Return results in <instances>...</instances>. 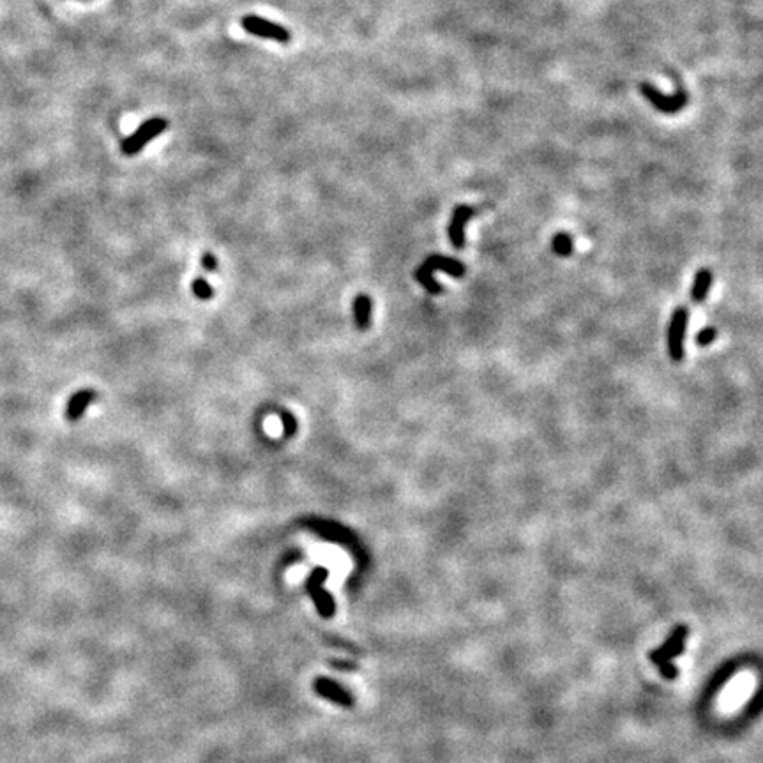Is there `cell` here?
Masks as SVG:
<instances>
[{
    "mask_svg": "<svg viewBox=\"0 0 763 763\" xmlns=\"http://www.w3.org/2000/svg\"><path fill=\"white\" fill-rule=\"evenodd\" d=\"M687 638H689V627L684 624L677 625L670 632L666 642L649 654V661L659 670V674L666 681H675L681 674V670L675 664V659H679L684 654Z\"/></svg>",
    "mask_w": 763,
    "mask_h": 763,
    "instance_id": "cell-1",
    "label": "cell"
},
{
    "mask_svg": "<svg viewBox=\"0 0 763 763\" xmlns=\"http://www.w3.org/2000/svg\"><path fill=\"white\" fill-rule=\"evenodd\" d=\"M433 270H446L451 276L461 278L463 274H465V265H463L461 262H458V260L447 258V256L440 255H433L429 256L428 260H424V263H422L417 269V273H415V278H417L419 283H421L429 294H440L442 287L433 280Z\"/></svg>",
    "mask_w": 763,
    "mask_h": 763,
    "instance_id": "cell-2",
    "label": "cell"
},
{
    "mask_svg": "<svg viewBox=\"0 0 763 763\" xmlns=\"http://www.w3.org/2000/svg\"><path fill=\"white\" fill-rule=\"evenodd\" d=\"M166 128H168V122H166L165 119H161V117L149 119V121H146L143 124H140L138 129H136L131 136L122 140V143H121L122 154L124 155L138 154L140 150L146 149V146L150 142V140L158 138V136L161 135Z\"/></svg>",
    "mask_w": 763,
    "mask_h": 763,
    "instance_id": "cell-3",
    "label": "cell"
},
{
    "mask_svg": "<svg viewBox=\"0 0 763 763\" xmlns=\"http://www.w3.org/2000/svg\"><path fill=\"white\" fill-rule=\"evenodd\" d=\"M242 28H244L248 34L258 35V38L265 39H274L278 43H288L292 39L288 28H285L283 25H278L274 21L265 20V18H260L256 14H246L241 20Z\"/></svg>",
    "mask_w": 763,
    "mask_h": 763,
    "instance_id": "cell-4",
    "label": "cell"
},
{
    "mask_svg": "<svg viewBox=\"0 0 763 763\" xmlns=\"http://www.w3.org/2000/svg\"><path fill=\"white\" fill-rule=\"evenodd\" d=\"M687 329V309L677 307L671 317L670 329H668V353L671 361L679 363L684 357V338Z\"/></svg>",
    "mask_w": 763,
    "mask_h": 763,
    "instance_id": "cell-5",
    "label": "cell"
},
{
    "mask_svg": "<svg viewBox=\"0 0 763 763\" xmlns=\"http://www.w3.org/2000/svg\"><path fill=\"white\" fill-rule=\"evenodd\" d=\"M640 90H642L643 96L650 101V104H652L656 110L663 111V114H675V111H681L687 103V94L682 89L677 90L675 96H663V94H661L657 89H654L652 85H649V83H642Z\"/></svg>",
    "mask_w": 763,
    "mask_h": 763,
    "instance_id": "cell-6",
    "label": "cell"
},
{
    "mask_svg": "<svg viewBox=\"0 0 763 763\" xmlns=\"http://www.w3.org/2000/svg\"><path fill=\"white\" fill-rule=\"evenodd\" d=\"M473 212L476 211L472 207H466V205H459V207L454 209L453 218H451L449 223V238L451 244L456 249L465 248V225L472 218Z\"/></svg>",
    "mask_w": 763,
    "mask_h": 763,
    "instance_id": "cell-7",
    "label": "cell"
},
{
    "mask_svg": "<svg viewBox=\"0 0 763 763\" xmlns=\"http://www.w3.org/2000/svg\"><path fill=\"white\" fill-rule=\"evenodd\" d=\"M314 689L318 691V694L327 698V700L336 701V703H341V705H345V707H350V705L353 703L352 696H350V694L346 693L341 686L329 681V679H318V681L314 682Z\"/></svg>",
    "mask_w": 763,
    "mask_h": 763,
    "instance_id": "cell-8",
    "label": "cell"
},
{
    "mask_svg": "<svg viewBox=\"0 0 763 763\" xmlns=\"http://www.w3.org/2000/svg\"><path fill=\"white\" fill-rule=\"evenodd\" d=\"M325 578H327V571L325 569L313 571V574L309 576V591H311V594L314 595V599H317V605L320 606L322 613L331 615L332 601L327 595V592H324V588H322V581H324Z\"/></svg>",
    "mask_w": 763,
    "mask_h": 763,
    "instance_id": "cell-9",
    "label": "cell"
},
{
    "mask_svg": "<svg viewBox=\"0 0 763 763\" xmlns=\"http://www.w3.org/2000/svg\"><path fill=\"white\" fill-rule=\"evenodd\" d=\"M353 318L361 331H366L371 324V299L366 294H359L353 301Z\"/></svg>",
    "mask_w": 763,
    "mask_h": 763,
    "instance_id": "cell-10",
    "label": "cell"
},
{
    "mask_svg": "<svg viewBox=\"0 0 763 763\" xmlns=\"http://www.w3.org/2000/svg\"><path fill=\"white\" fill-rule=\"evenodd\" d=\"M712 287V273L708 269L698 270L696 278H694L693 288H691V299L694 302H703L707 299L708 292Z\"/></svg>",
    "mask_w": 763,
    "mask_h": 763,
    "instance_id": "cell-11",
    "label": "cell"
},
{
    "mask_svg": "<svg viewBox=\"0 0 763 763\" xmlns=\"http://www.w3.org/2000/svg\"><path fill=\"white\" fill-rule=\"evenodd\" d=\"M553 251L560 256H567L573 251V238L569 234H559L553 238Z\"/></svg>",
    "mask_w": 763,
    "mask_h": 763,
    "instance_id": "cell-12",
    "label": "cell"
},
{
    "mask_svg": "<svg viewBox=\"0 0 763 763\" xmlns=\"http://www.w3.org/2000/svg\"><path fill=\"white\" fill-rule=\"evenodd\" d=\"M280 419H281V424H283L285 437H287V439L294 437L295 433H297V419H295V415L288 410H281Z\"/></svg>",
    "mask_w": 763,
    "mask_h": 763,
    "instance_id": "cell-13",
    "label": "cell"
},
{
    "mask_svg": "<svg viewBox=\"0 0 763 763\" xmlns=\"http://www.w3.org/2000/svg\"><path fill=\"white\" fill-rule=\"evenodd\" d=\"M193 294L194 297L202 299V301H209V299H212V295H214V290H212V287L204 278H197V280L193 281Z\"/></svg>",
    "mask_w": 763,
    "mask_h": 763,
    "instance_id": "cell-14",
    "label": "cell"
},
{
    "mask_svg": "<svg viewBox=\"0 0 763 763\" xmlns=\"http://www.w3.org/2000/svg\"><path fill=\"white\" fill-rule=\"evenodd\" d=\"M714 338H715V329L707 327V329H703V331H701L700 334H698L696 341H698V345H700V346H705V345H710V343L714 341Z\"/></svg>",
    "mask_w": 763,
    "mask_h": 763,
    "instance_id": "cell-15",
    "label": "cell"
},
{
    "mask_svg": "<svg viewBox=\"0 0 763 763\" xmlns=\"http://www.w3.org/2000/svg\"><path fill=\"white\" fill-rule=\"evenodd\" d=\"M202 265H204V269L207 270V273H216L218 270V260H216V256L212 255V253H204V256H202Z\"/></svg>",
    "mask_w": 763,
    "mask_h": 763,
    "instance_id": "cell-16",
    "label": "cell"
}]
</instances>
